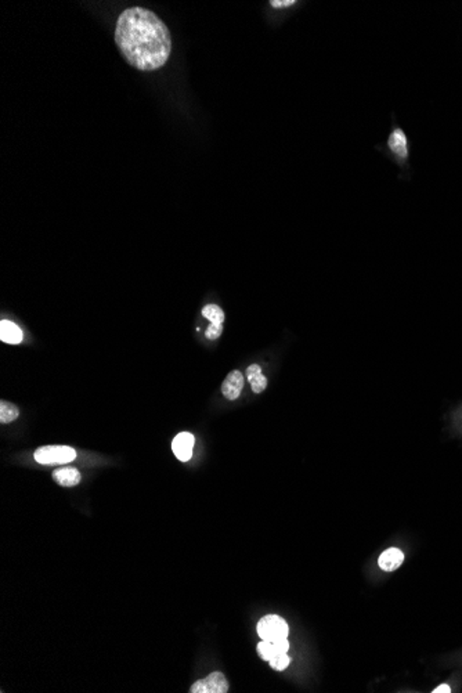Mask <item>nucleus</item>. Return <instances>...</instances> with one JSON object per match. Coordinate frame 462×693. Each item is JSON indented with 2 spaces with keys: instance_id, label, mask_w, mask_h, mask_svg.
Segmentation results:
<instances>
[{
  "instance_id": "f257e3e1",
  "label": "nucleus",
  "mask_w": 462,
  "mask_h": 693,
  "mask_svg": "<svg viewBox=\"0 0 462 693\" xmlns=\"http://www.w3.org/2000/svg\"><path fill=\"white\" fill-rule=\"evenodd\" d=\"M116 43L126 63L144 72L162 68L172 53V36L166 24L151 10L129 7L120 13Z\"/></svg>"
},
{
  "instance_id": "f03ea898",
  "label": "nucleus",
  "mask_w": 462,
  "mask_h": 693,
  "mask_svg": "<svg viewBox=\"0 0 462 693\" xmlns=\"http://www.w3.org/2000/svg\"><path fill=\"white\" fill-rule=\"evenodd\" d=\"M289 628L284 619L277 614H269L259 620L257 635L263 641H280L288 637Z\"/></svg>"
},
{
  "instance_id": "7ed1b4c3",
  "label": "nucleus",
  "mask_w": 462,
  "mask_h": 693,
  "mask_svg": "<svg viewBox=\"0 0 462 693\" xmlns=\"http://www.w3.org/2000/svg\"><path fill=\"white\" fill-rule=\"evenodd\" d=\"M33 457L42 465L68 463L77 459V452L68 446H43L35 452Z\"/></svg>"
},
{
  "instance_id": "20e7f679",
  "label": "nucleus",
  "mask_w": 462,
  "mask_h": 693,
  "mask_svg": "<svg viewBox=\"0 0 462 693\" xmlns=\"http://www.w3.org/2000/svg\"><path fill=\"white\" fill-rule=\"evenodd\" d=\"M229 692V683L226 677L215 671L208 677L194 683L190 688V693H226Z\"/></svg>"
},
{
  "instance_id": "39448f33",
  "label": "nucleus",
  "mask_w": 462,
  "mask_h": 693,
  "mask_svg": "<svg viewBox=\"0 0 462 693\" xmlns=\"http://www.w3.org/2000/svg\"><path fill=\"white\" fill-rule=\"evenodd\" d=\"M289 649V642L288 639H280V641H263L257 645V653L259 656L266 660V662H270L273 658L278 656V655H282V653H287Z\"/></svg>"
},
{
  "instance_id": "423d86ee",
  "label": "nucleus",
  "mask_w": 462,
  "mask_h": 693,
  "mask_svg": "<svg viewBox=\"0 0 462 693\" xmlns=\"http://www.w3.org/2000/svg\"><path fill=\"white\" fill-rule=\"evenodd\" d=\"M193 447H194V436L189 432L179 433L172 443L175 456L183 462L189 461L191 459Z\"/></svg>"
},
{
  "instance_id": "0eeeda50",
  "label": "nucleus",
  "mask_w": 462,
  "mask_h": 693,
  "mask_svg": "<svg viewBox=\"0 0 462 693\" xmlns=\"http://www.w3.org/2000/svg\"><path fill=\"white\" fill-rule=\"evenodd\" d=\"M244 382L245 381H244V375L241 374V371H232L226 376V379L222 385V393L229 400L238 399L242 389H244Z\"/></svg>"
},
{
  "instance_id": "6e6552de",
  "label": "nucleus",
  "mask_w": 462,
  "mask_h": 693,
  "mask_svg": "<svg viewBox=\"0 0 462 693\" xmlns=\"http://www.w3.org/2000/svg\"><path fill=\"white\" fill-rule=\"evenodd\" d=\"M404 562V554L399 548H389L381 554L378 565L385 572H395Z\"/></svg>"
},
{
  "instance_id": "1a4fd4ad",
  "label": "nucleus",
  "mask_w": 462,
  "mask_h": 693,
  "mask_svg": "<svg viewBox=\"0 0 462 693\" xmlns=\"http://www.w3.org/2000/svg\"><path fill=\"white\" fill-rule=\"evenodd\" d=\"M53 480L63 487H74L81 481V473L75 468H58L53 472Z\"/></svg>"
},
{
  "instance_id": "9d476101",
  "label": "nucleus",
  "mask_w": 462,
  "mask_h": 693,
  "mask_svg": "<svg viewBox=\"0 0 462 693\" xmlns=\"http://www.w3.org/2000/svg\"><path fill=\"white\" fill-rule=\"evenodd\" d=\"M0 340L6 344L17 345L22 341V331L18 326L8 320H3L0 323Z\"/></svg>"
},
{
  "instance_id": "9b49d317",
  "label": "nucleus",
  "mask_w": 462,
  "mask_h": 693,
  "mask_svg": "<svg viewBox=\"0 0 462 693\" xmlns=\"http://www.w3.org/2000/svg\"><path fill=\"white\" fill-rule=\"evenodd\" d=\"M389 147L390 150L401 159H406L408 157V148H407V137L401 129H395L393 133L389 137Z\"/></svg>"
},
{
  "instance_id": "f8f14e48",
  "label": "nucleus",
  "mask_w": 462,
  "mask_h": 693,
  "mask_svg": "<svg viewBox=\"0 0 462 693\" xmlns=\"http://www.w3.org/2000/svg\"><path fill=\"white\" fill-rule=\"evenodd\" d=\"M246 378L250 383L252 392H255V393H262L267 386V379L262 374V368L257 364H252L248 367Z\"/></svg>"
},
{
  "instance_id": "ddd939ff",
  "label": "nucleus",
  "mask_w": 462,
  "mask_h": 693,
  "mask_svg": "<svg viewBox=\"0 0 462 693\" xmlns=\"http://www.w3.org/2000/svg\"><path fill=\"white\" fill-rule=\"evenodd\" d=\"M19 415V410L13 404L7 401L0 403V422L1 424H10L15 421Z\"/></svg>"
},
{
  "instance_id": "4468645a",
  "label": "nucleus",
  "mask_w": 462,
  "mask_h": 693,
  "mask_svg": "<svg viewBox=\"0 0 462 693\" xmlns=\"http://www.w3.org/2000/svg\"><path fill=\"white\" fill-rule=\"evenodd\" d=\"M202 316L214 324H223L225 323V312L218 305H207L202 309Z\"/></svg>"
},
{
  "instance_id": "2eb2a0df",
  "label": "nucleus",
  "mask_w": 462,
  "mask_h": 693,
  "mask_svg": "<svg viewBox=\"0 0 462 693\" xmlns=\"http://www.w3.org/2000/svg\"><path fill=\"white\" fill-rule=\"evenodd\" d=\"M269 663H270V666H271L274 670H277V671H284V670L289 666V663H291V658H289L287 653H282V655H278V656L273 658Z\"/></svg>"
},
{
  "instance_id": "dca6fc26",
  "label": "nucleus",
  "mask_w": 462,
  "mask_h": 693,
  "mask_svg": "<svg viewBox=\"0 0 462 693\" xmlns=\"http://www.w3.org/2000/svg\"><path fill=\"white\" fill-rule=\"evenodd\" d=\"M222 333H223V324L211 323V326L207 330V338L211 341H215L222 335Z\"/></svg>"
},
{
  "instance_id": "f3484780",
  "label": "nucleus",
  "mask_w": 462,
  "mask_h": 693,
  "mask_svg": "<svg viewBox=\"0 0 462 693\" xmlns=\"http://www.w3.org/2000/svg\"><path fill=\"white\" fill-rule=\"evenodd\" d=\"M270 4L274 8H282V7H289V6L295 4V0H271Z\"/></svg>"
},
{
  "instance_id": "a211bd4d",
  "label": "nucleus",
  "mask_w": 462,
  "mask_h": 693,
  "mask_svg": "<svg viewBox=\"0 0 462 693\" xmlns=\"http://www.w3.org/2000/svg\"><path fill=\"white\" fill-rule=\"evenodd\" d=\"M432 692H433V693H450V692H452V688H450V687H449V685H446V684H443V685H440V687H438V688H436V690H433V691H432Z\"/></svg>"
}]
</instances>
